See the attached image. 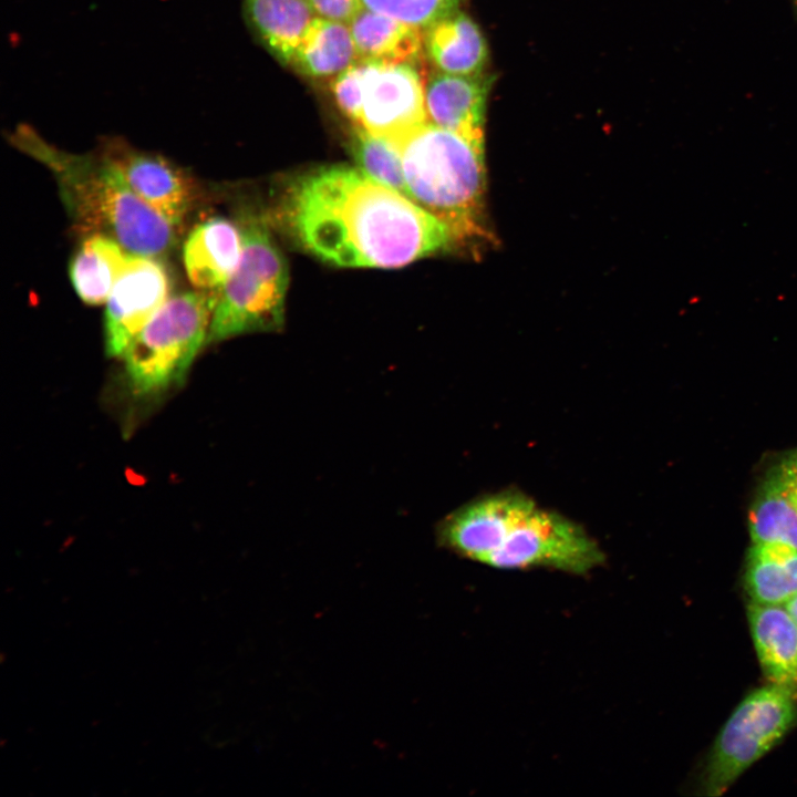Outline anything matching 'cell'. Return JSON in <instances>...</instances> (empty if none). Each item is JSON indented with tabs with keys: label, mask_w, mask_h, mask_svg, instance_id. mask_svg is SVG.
<instances>
[{
	"label": "cell",
	"mask_w": 797,
	"mask_h": 797,
	"mask_svg": "<svg viewBox=\"0 0 797 797\" xmlns=\"http://www.w3.org/2000/svg\"><path fill=\"white\" fill-rule=\"evenodd\" d=\"M752 542L784 544L797 549V489L786 457L766 473L749 508Z\"/></svg>",
	"instance_id": "13"
},
{
	"label": "cell",
	"mask_w": 797,
	"mask_h": 797,
	"mask_svg": "<svg viewBox=\"0 0 797 797\" xmlns=\"http://www.w3.org/2000/svg\"><path fill=\"white\" fill-rule=\"evenodd\" d=\"M280 216L302 248L342 267H401L455 240L447 225L414 200L348 166L297 178Z\"/></svg>",
	"instance_id": "1"
},
{
	"label": "cell",
	"mask_w": 797,
	"mask_h": 797,
	"mask_svg": "<svg viewBox=\"0 0 797 797\" xmlns=\"http://www.w3.org/2000/svg\"><path fill=\"white\" fill-rule=\"evenodd\" d=\"M396 146L412 200L447 225L455 239L485 232L484 138L427 122Z\"/></svg>",
	"instance_id": "3"
},
{
	"label": "cell",
	"mask_w": 797,
	"mask_h": 797,
	"mask_svg": "<svg viewBox=\"0 0 797 797\" xmlns=\"http://www.w3.org/2000/svg\"><path fill=\"white\" fill-rule=\"evenodd\" d=\"M8 141L52 173L63 204L80 230L106 235L131 253L141 256L158 258L174 246L175 227L133 192L103 152H66L28 124H19Z\"/></svg>",
	"instance_id": "2"
},
{
	"label": "cell",
	"mask_w": 797,
	"mask_h": 797,
	"mask_svg": "<svg viewBox=\"0 0 797 797\" xmlns=\"http://www.w3.org/2000/svg\"><path fill=\"white\" fill-rule=\"evenodd\" d=\"M244 9L259 40L288 65L318 17L306 0H244Z\"/></svg>",
	"instance_id": "17"
},
{
	"label": "cell",
	"mask_w": 797,
	"mask_h": 797,
	"mask_svg": "<svg viewBox=\"0 0 797 797\" xmlns=\"http://www.w3.org/2000/svg\"><path fill=\"white\" fill-rule=\"evenodd\" d=\"M132 255L106 235H89L70 263V279L82 301L89 304L105 302Z\"/></svg>",
	"instance_id": "18"
},
{
	"label": "cell",
	"mask_w": 797,
	"mask_h": 797,
	"mask_svg": "<svg viewBox=\"0 0 797 797\" xmlns=\"http://www.w3.org/2000/svg\"><path fill=\"white\" fill-rule=\"evenodd\" d=\"M784 605L786 607V609L789 611V613L794 617V619L797 622V594H795Z\"/></svg>",
	"instance_id": "26"
},
{
	"label": "cell",
	"mask_w": 797,
	"mask_h": 797,
	"mask_svg": "<svg viewBox=\"0 0 797 797\" xmlns=\"http://www.w3.org/2000/svg\"><path fill=\"white\" fill-rule=\"evenodd\" d=\"M170 279L156 257L132 255L106 299L105 348L122 356L135 335L168 300Z\"/></svg>",
	"instance_id": "9"
},
{
	"label": "cell",
	"mask_w": 797,
	"mask_h": 797,
	"mask_svg": "<svg viewBox=\"0 0 797 797\" xmlns=\"http://www.w3.org/2000/svg\"><path fill=\"white\" fill-rule=\"evenodd\" d=\"M786 459H787V463H788V466H789V469H790V473L793 476L795 487L797 489V451L788 454L786 456Z\"/></svg>",
	"instance_id": "25"
},
{
	"label": "cell",
	"mask_w": 797,
	"mask_h": 797,
	"mask_svg": "<svg viewBox=\"0 0 797 797\" xmlns=\"http://www.w3.org/2000/svg\"><path fill=\"white\" fill-rule=\"evenodd\" d=\"M335 102L342 113L354 124L361 106L362 61L338 74L331 85Z\"/></svg>",
	"instance_id": "23"
},
{
	"label": "cell",
	"mask_w": 797,
	"mask_h": 797,
	"mask_svg": "<svg viewBox=\"0 0 797 797\" xmlns=\"http://www.w3.org/2000/svg\"><path fill=\"white\" fill-rule=\"evenodd\" d=\"M363 8L425 30L457 10L459 0H361Z\"/></svg>",
	"instance_id": "22"
},
{
	"label": "cell",
	"mask_w": 797,
	"mask_h": 797,
	"mask_svg": "<svg viewBox=\"0 0 797 797\" xmlns=\"http://www.w3.org/2000/svg\"><path fill=\"white\" fill-rule=\"evenodd\" d=\"M101 152L113 162L133 192L175 228L196 207L195 180L169 159L118 138L103 142Z\"/></svg>",
	"instance_id": "10"
},
{
	"label": "cell",
	"mask_w": 797,
	"mask_h": 797,
	"mask_svg": "<svg viewBox=\"0 0 797 797\" xmlns=\"http://www.w3.org/2000/svg\"><path fill=\"white\" fill-rule=\"evenodd\" d=\"M241 250L240 227L224 217L201 221L189 232L183 247L189 281L199 290H220L236 269Z\"/></svg>",
	"instance_id": "12"
},
{
	"label": "cell",
	"mask_w": 797,
	"mask_h": 797,
	"mask_svg": "<svg viewBox=\"0 0 797 797\" xmlns=\"http://www.w3.org/2000/svg\"><path fill=\"white\" fill-rule=\"evenodd\" d=\"M218 294L198 289L169 297L135 335L122 354L135 394H155L183 379L208 342Z\"/></svg>",
	"instance_id": "6"
},
{
	"label": "cell",
	"mask_w": 797,
	"mask_h": 797,
	"mask_svg": "<svg viewBox=\"0 0 797 797\" xmlns=\"http://www.w3.org/2000/svg\"><path fill=\"white\" fill-rule=\"evenodd\" d=\"M605 557L579 524L516 491L482 565L501 570L553 569L584 576Z\"/></svg>",
	"instance_id": "4"
},
{
	"label": "cell",
	"mask_w": 797,
	"mask_h": 797,
	"mask_svg": "<svg viewBox=\"0 0 797 797\" xmlns=\"http://www.w3.org/2000/svg\"><path fill=\"white\" fill-rule=\"evenodd\" d=\"M359 60L349 23L317 17L290 66L310 77L337 76Z\"/></svg>",
	"instance_id": "20"
},
{
	"label": "cell",
	"mask_w": 797,
	"mask_h": 797,
	"mask_svg": "<svg viewBox=\"0 0 797 797\" xmlns=\"http://www.w3.org/2000/svg\"><path fill=\"white\" fill-rule=\"evenodd\" d=\"M744 587L751 602L785 604L797 594V549L774 542H752Z\"/></svg>",
	"instance_id": "19"
},
{
	"label": "cell",
	"mask_w": 797,
	"mask_h": 797,
	"mask_svg": "<svg viewBox=\"0 0 797 797\" xmlns=\"http://www.w3.org/2000/svg\"><path fill=\"white\" fill-rule=\"evenodd\" d=\"M359 60L416 65L423 53V30L363 8L350 22Z\"/></svg>",
	"instance_id": "16"
},
{
	"label": "cell",
	"mask_w": 797,
	"mask_h": 797,
	"mask_svg": "<svg viewBox=\"0 0 797 797\" xmlns=\"http://www.w3.org/2000/svg\"><path fill=\"white\" fill-rule=\"evenodd\" d=\"M424 53L437 72L480 75L488 51L475 21L458 10L423 31Z\"/></svg>",
	"instance_id": "15"
},
{
	"label": "cell",
	"mask_w": 797,
	"mask_h": 797,
	"mask_svg": "<svg viewBox=\"0 0 797 797\" xmlns=\"http://www.w3.org/2000/svg\"><path fill=\"white\" fill-rule=\"evenodd\" d=\"M795 3H796V6H797V0H795Z\"/></svg>",
	"instance_id": "27"
},
{
	"label": "cell",
	"mask_w": 797,
	"mask_h": 797,
	"mask_svg": "<svg viewBox=\"0 0 797 797\" xmlns=\"http://www.w3.org/2000/svg\"><path fill=\"white\" fill-rule=\"evenodd\" d=\"M747 615L755 650L770 683L797 686V622L784 604L749 602Z\"/></svg>",
	"instance_id": "14"
},
{
	"label": "cell",
	"mask_w": 797,
	"mask_h": 797,
	"mask_svg": "<svg viewBox=\"0 0 797 797\" xmlns=\"http://www.w3.org/2000/svg\"><path fill=\"white\" fill-rule=\"evenodd\" d=\"M795 687L770 683L749 693L718 733L702 774L706 795L723 794L797 721Z\"/></svg>",
	"instance_id": "7"
},
{
	"label": "cell",
	"mask_w": 797,
	"mask_h": 797,
	"mask_svg": "<svg viewBox=\"0 0 797 797\" xmlns=\"http://www.w3.org/2000/svg\"><path fill=\"white\" fill-rule=\"evenodd\" d=\"M362 61L358 125L397 145L428 122L425 81L414 64Z\"/></svg>",
	"instance_id": "8"
},
{
	"label": "cell",
	"mask_w": 797,
	"mask_h": 797,
	"mask_svg": "<svg viewBox=\"0 0 797 797\" xmlns=\"http://www.w3.org/2000/svg\"><path fill=\"white\" fill-rule=\"evenodd\" d=\"M240 229L241 256L219 290L208 342L283 325L287 262L259 218H246Z\"/></svg>",
	"instance_id": "5"
},
{
	"label": "cell",
	"mask_w": 797,
	"mask_h": 797,
	"mask_svg": "<svg viewBox=\"0 0 797 797\" xmlns=\"http://www.w3.org/2000/svg\"><path fill=\"white\" fill-rule=\"evenodd\" d=\"M324 19L349 23L362 9L361 0H306Z\"/></svg>",
	"instance_id": "24"
},
{
	"label": "cell",
	"mask_w": 797,
	"mask_h": 797,
	"mask_svg": "<svg viewBox=\"0 0 797 797\" xmlns=\"http://www.w3.org/2000/svg\"><path fill=\"white\" fill-rule=\"evenodd\" d=\"M350 143L360 170L410 198L401 153L394 143L358 125H353Z\"/></svg>",
	"instance_id": "21"
},
{
	"label": "cell",
	"mask_w": 797,
	"mask_h": 797,
	"mask_svg": "<svg viewBox=\"0 0 797 797\" xmlns=\"http://www.w3.org/2000/svg\"><path fill=\"white\" fill-rule=\"evenodd\" d=\"M489 79L435 72L425 81L429 123L472 138H484Z\"/></svg>",
	"instance_id": "11"
}]
</instances>
